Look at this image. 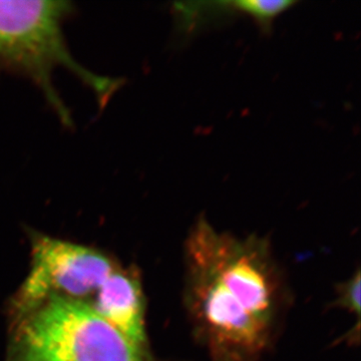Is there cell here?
<instances>
[{
	"label": "cell",
	"mask_w": 361,
	"mask_h": 361,
	"mask_svg": "<svg viewBox=\"0 0 361 361\" xmlns=\"http://www.w3.org/2000/svg\"><path fill=\"white\" fill-rule=\"evenodd\" d=\"M114 270L111 261L96 250L37 237L33 242L32 269L20 291L21 310L30 312L54 296L82 300L96 294Z\"/></svg>",
	"instance_id": "277c9868"
},
{
	"label": "cell",
	"mask_w": 361,
	"mask_h": 361,
	"mask_svg": "<svg viewBox=\"0 0 361 361\" xmlns=\"http://www.w3.org/2000/svg\"><path fill=\"white\" fill-rule=\"evenodd\" d=\"M336 305L342 306L351 313L360 315V271L353 278L341 285L338 289V297Z\"/></svg>",
	"instance_id": "52a82bcc"
},
{
	"label": "cell",
	"mask_w": 361,
	"mask_h": 361,
	"mask_svg": "<svg viewBox=\"0 0 361 361\" xmlns=\"http://www.w3.org/2000/svg\"><path fill=\"white\" fill-rule=\"evenodd\" d=\"M20 361H144L142 349L85 300L54 296L30 311L18 334Z\"/></svg>",
	"instance_id": "3957f363"
},
{
	"label": "cell",
	"mask_w": 361,
	"mask_h": 361,
	"mask_svg": "<svg viewBox=\"0 0 361 361\" xmlns=\"http://www.w3.org/2000/svg\"><path fill=\"white\" fill-rule=\"evenodd\" d=\"M90 305L135 346L144 348V300L139 282L129 273L114 270L96 292L94 302Z\"/></svg>",
	"instance_id": "5b68a950"
},
{
	"label": "cell",
	"mask_w": 361,
	"mask_h": 361,
	"mask_svg": "<svg viewBox=\"0 0 361 361\" xmlns=\"http://www.w3.org/2000/svg\"><path fill=\"white\" fill-rule=\"evenodd\" d=\"M292 0H239L229 1L231 11L250 16L264 33H270L272 25L280 14L295 6Z\"/></svg>",
	"instance_id": "8992f818"
},
{
	"label": "cell",
	"mask_w": 361,
	"mask_h": 361,
	"mask_svg": "<svg viewBox=\"0 0 361 361\" xmlns=\"http://www.w3.org/2000/svg\"><path fill=\"white\" fill-rule=\"evenodd\" d=\"M186 303L215 361H251L269 343L280 282L264 239L237 238L200 218L186 241Z\"/></svg>",
	"instance_id": "6da1fadb"
},
{
	"label": "cell",
	"mask_w": 361,
	"mask_h": 361,
	"mask_svg": "<svg viewBox=\"0 0 361 361\" xmlns=\"http://www.w3.org/2000/svg\"><path fill=\"white\" fill-rule=\"evenodd\" d=\"M63 0H0V71L18 73L37 85L66 127L73 126L54 85V73L65 68L92 90L104 108L123 80L97 75L78 63L70 51L63 25L73 11Z\"/></svg>",
	"instance_id": "7a4b0ae2"
}]
</instances>
